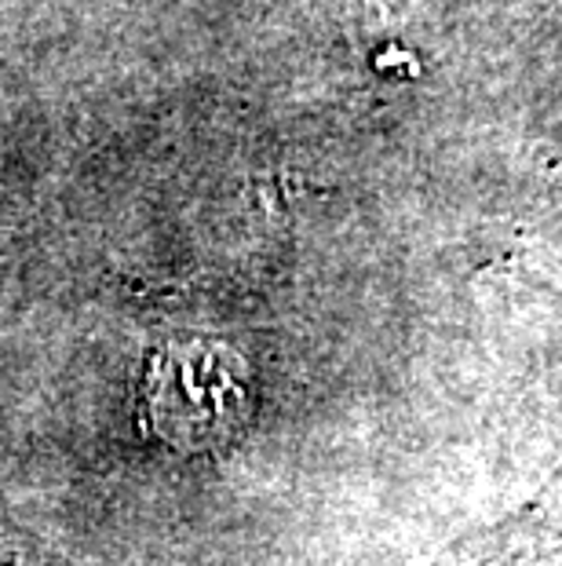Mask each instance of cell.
<instances>
[{"label": "cell", "instance_id": "1", "mask_svg": "<svg viewBox=\"0 0 562 566\" xmlns=\"http://www.w3.org/2000/svg\"><path fill=\"white\" fill-rule=\"evenodd\" d=\"M494 566H562V479L497 530Z\"/></svg>", "mask_w": 562, "mask_h": 566}]
</instances>
